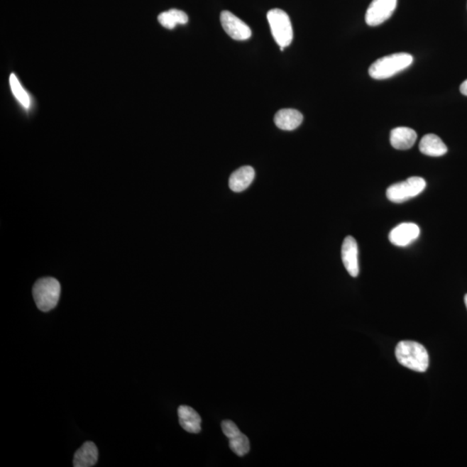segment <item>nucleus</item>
Listing matches in <instances>:
<instances>
[{
	"label": "nucleus",
	"instance_id": "5",
	"mask_svg": "<svg viewBox=\"0 0 467 467\" xmlns=\"http://www.w3.org/2000/svg\"><path fill=\"white\" fill-rule=\"evenodd\" d=\"M426 181L419 177H411L405 181L392 185L387 189L388 199L395 204L405 203L415 197L426 188Z\"/></svg>",
	"mask_w": 467,
	"mask_h": 467
},
{
	"label": "nucleus",
	"instance_id": "19",
	"mask_svg": "<svg viewBox=\"0 0 467 467\" xmlns=\"http://www.w3.org/2000/svg\"><path fill=\"white\" fill-rule=\"evenodd\" d=\"M460 89L461 94L467 97V80H466L464 82L462 83Z\"/></svg>",
	"mask_w": 467,
	"mask_h": 467
},
{
	"label": "nucleus",
	"instance_id": "7",
	"mask_svg": "<svg viewBox=\"0 0 467 467\" xmlns=\"http://www.w3.org/2000/svg\"><path fill=\"white\" fill-rule=\"evenodd\" d=\"M220 18L224 30L235 40L244 41L251 37V28L231 11H224Z\"/></svg>",
	"mask_w": 467,
	"mask_h": 467
},
{
	"label": "nucleus",
	"instance_id": "6",
	"mask_svg": "<svg viewBox=\"0 0 467 467\" xmlns=\"http://www.w3.org/2000/svg\"><path fill=\"white\" fill-rule=\"evenodd\" d=\"M397 6V0H373L366 11V21L368 26L382 25L392 14Z\"/></svg>",
	"mask_w": 467,
	"mask_h": 467
},
{
	"label": "nucleus",
	"instance_id": "2",
	"mask_svg": "<svg viewBox=\"0 0 467 467\" xmlns=\"http://www.w3.org/2000/svg\"><path fill=\"white\" fill-rule=\"evenodd\" d=\"M413 62L412 55L407 53L386 55L372 63L369 69V75L375 80H385L409 68Z\"/></svg>",
	"mask_w": 467,
	"mask_h": 467
},
{
	"label": "nucleus",
	"instance_id": "1",
	"mask_svg": "<svg viewBox=\"0 0 467 467\" xmlns=\"http://www.w3.org/2000/svg\"><path fill=\"white\" fill-rule=\"evenodd\" d=\"M395 357L399 363L407 369L425 372L429 366V352L422 344L414 341H401L395 348Z\"/></svg>",
	"mask_w": 467,
	"mask_h": 467
},
{
	"label": "nucleus",
	"instance_id": "9",
	"mask_svg": "<svg viewBox=\"0 0 467 467\" xmlns=\"http://www.w3.org/2000/svg\"><path fill=\"white\" fill-rule=\"evenodd\" d=\"M418 225L413 223H403L392 229L389 239L392 244L397 247H406L414 243L419 236Z\"/></svg>",
	"mask_w": 467,
	"mask_h": 467
},
{
	"label": "nucleus",
	"instance_id": "15",
	"mask_svg": "<svg viewBox=\"0 0 467 467\" xmlns=\"http://www.w3.org/2000/svg\"><path fill=\"white\" fill-rule=\"evenodd\" d=\"M98 449L93 442L87 441L79 449L74 456L75 467H90L97 464Z\"/></svg>",
	"mask_w": 467,
	"mask_h": 467
},
{
	"label": "nucleus",
	"instance_id": "12",
	"mask_svg": "<svg viewBox=\"0 0 467 467\" xmlns=\"http://www.w3.org/2000/svg\"><path fill=\"white\" fill-rule=\"evenodd\" d=\"M417 140L414 130L405 126L394 128L390 133V144L397 150H407L412 148Z\"/></svg>",
	"mask_w": 467,
	"mask_h": 467
},
{
	"label": "nucleus",
	"instance_id": "4",
	"mask_svg": "<svg viewBox=\"0 0 467 467\" xmlns=\"http://www.w3.org/2000/svg\"><path fill=\"white\" fill-rule=\"evenodd\" d=\"M267 17L273 37L280 48L290 45L294 38V31L288 15L282 10L273 9L268 11Z\"/></svg>",
	"mask_w": 467,
	"mask_h": 467
},
{
	"label": "nucleus",
	"instance_id": "16",
	"mask_svg": "<svg viewBox=\"0 0 467 467\" xmlns=\"http://www.w3.org/2000/svg\"><path fill=\"white\" fill-rule=\"evenodd\" d=\"M419 151L430 157H441L447 153L446 145L435 134H427L419 142Z\"/></svg>",
	"mask_w": 467,
	"mask_h": 467
},
{
	"label": "nucleus",
	"instance_id": "11",
	"mask_svg": "<svg viewBox=\"0 0 467 467\" xmlns=\"http://www.w3.org/2000/svg\"><path fill=\"white\" fill-rule=\"evenodd\" d=\"M255 176L254 168L251 166H243L231 174L229 180V188L235 192H243L254 181Z\"/></svg>",
	"mask_w": 467,
	"mask_h": 467
},
{
	"label": "nucleus",
	"instance_id": "3",
	"mask_svg": "<svg viewBox=\"0 0 467 467\" xmlns=\"http://www.w3.org/2000/svg\"><path fill=\"white\" fill-rule=\"evenodd\" d=\"M61 285L53 277H45L38 280L33 287V297L35 304L42 312L54 309L60 299Z\"/></svg>",
	"mask_w": 467,
	"mask_h": 467
},
{
	"label": "nucleus",
	"instance_id": "13",
	"mask_svg": "<svg viewBox=\"0 0 467 467\" xmlns=\"http://www.w3.org/2000/svg\"><path fill=\"white\" fill-rule=\"evenodd\" d=\"M302 121V114L295 109L280 110L275 116V123L277 128L285 131H292L299 128Z\"/></svg>",
	"mask_w": 467,
	"mask_h": 467
},
{
	"label": "nucleus",
	"instance_id": "10",
	"mask_svg": "<svg viewBox=\"0 0 467 467\" xmlns=\"http://www.w3.org/2000/svg\"><path fill=\"white\" fill-rule=\"evenodd\" d=\"M341 256L344 268L352 277L359 275L358 246L354 237L347 236L344 240Z\"/></svg>",
	"mask_w": 467,
	"mask_h": 467
},
{
	"label": "nucleus",
	"instance_id": "14",
	"mask_svg": "<svg viewBox=\"0 0 467 467\" xmlns=\"http://www.w3.org/2000/svg\"><path fill=\"white\" fill-rule=\"evenodd\" d=\"M180 423L182 427L188 433L199 434L201 431L202 419L199 413L192 407L182 405L177 410Z\"/></svg>",
	"mask_w": 467,
	"mask_h": 467
},
{
	"label": "nucleus",
	"instance_id": "17",
	"mask_svg": "<svg viewBox=\"0 0 467 467\" xmlns=\"http://www.w3.org/2000/svg\"><path fill=\"white\" fill-rule=\"evenodd\" d=\"M188 16L184 11L172 9L158 15V21L166 29L172 30L177 25H185Z\"/></svg>",
	"mask_w": 467,
	"mask_h": 467
},
{
	"label": "nucleus",
	"instance_id": "20",
	"mask_svg": "<svg viewBox=\"0 0 467 467\" xmlns=\"http://www.w3.org/2000/svg\"><path fill=\"white\" fill-rule=\"evenodd\" d=\"M465 304H466V307L467 308V295H466V296H465Z\"/></svg>",
	"mask_w": 467,
	"mask_h": 467
},
{
	"label": "nucleus",
	"instance_id": "18",
	"mask_svg": "<svg viewBox=\"0 0 467 467\" xmlns=\"http://www.w3.org/2000/svg\"><path fill=\"white\" fill-rule=\"evenodd\" d=\"M10 85L14 97L19 101V104H21L23 108H29L31 105L30 97L28 96L26 90L23 89L21 82H19L18 78L16 77L14 74H11L10 76Z\"/></svg>",
	"mask_w": 467,
	"mask_h": 467
},
{
	"label": "nucleus",
	"instance_id": "8",
	"mask_svg": "<svg viewBox=\"0 0 467 467\" xmlns=\"http://www.w3.org/2000/svg\"><path fill=\"white\" fill-rule=\"evenodd\" d=\"M221 429L229 439L231 449L238 456H244L251 450V443L246 435L241 432L237 426L231 421H224Z\"/></svg>",
	"mask_w": 467,
	"mask_h": 467
}]
</instances>
